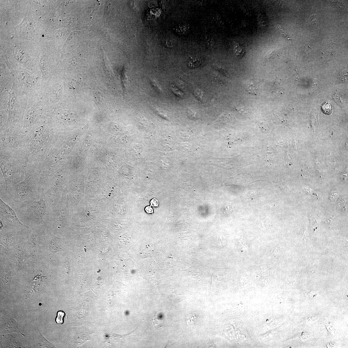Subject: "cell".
<instances>
[{
	"instance_id": "cell-3",
	"label": "cell",
	"mask_w": 348,
	"mask_h": 348,
	"mask_svg": "<svg viewBox=\"0 0 348 348\" xmlns=\"http://www.w3.org/2000/svg\"><path fill=\"white\" fill-rule=\"evenodd\" d=\"M12 74L14 82L10 93L8 104L9 115L8 122L14 125L24 115L28 104V98L22 90L15 77Z\"/></svg>"
},
{
	"instance_id": "cell-14",
	"label": "cell",
	"mask_w": 348,
	"mask_h": 348,
	"mask_svg": "<svg viewBox=\"0 0 348 348\" xmlns=\"http://www.w3.org/2000/svg\"><path fill=\"white\" fill-rule=\"evenodd\" d=\"M318 18L316 14H312L309 18V22L310 24L312 26H316L318 23Z\"/></svg>"
},
{
	"instance_id": "cell-8",
	"label": "cell",
	"mask_w": 348,
	"mask_h": 348,
	"mask_svg": "<svg viewBox=\"0 0 348 348\" xmlns=\"http://www.w3.org/2000/svg\"><path fill=\"white\" fill-rule=\"evenodd\" d=\"M202 63L200 57L197 56L190 57L187 62V65L191 69H194L200 66Z\"/></svg>"
},
{
	"instance_id": "cell-2",
	"label": "cell",
	"mask_w": 348,
	"mask_h": 348,
	"mask_svg": "<svg viewBox=\"0 0 348 348\" xmlns=\"http://www.w3.org/2000/svg\"><path fill=\"white\" fill-rule=\"evenodd\" d=\"M20 222L31 227L45 224L44 218L47 214V206L43 197L38 201L25 200L14 208Z\"/></svg>"
},
{
	"instance_id": "cell-18",
	"label": "cell",
	"mask_w": 348,
	"mask_h": 348,
	"mask_svg": "<svg viewBox=\"0 0 348 348\" xmlns=\"http://www.w3.org/2000/svg\"><path fill=\"white\" fill-rule=\"evenodd\" d=\"M64 266L65 271L67 274H69L70 270L69 262L67 261H65L64 262Z\"/></svg>"
},
{
	"instance_id": "cell-22",
	"label": "cell",
	"mask_w": 348,
	"mask_h": 348,
	"mask_svg": "<svg viewBox=\"0 0 348 348\" xmlns=\"http://www.w3.org/2000/svg\"><path fill=\"white\" fill-rule=\"evenodd\" d=\"M165 45L167 47H171L172 46L173 44L170 40L167 39L165 41Z\"/></svg>"
},
{
	"instance_id": "cell-11",
	"label": "cell",
	"mask_w": 348,
	"mask_h": 348,
	"mask_svg": "<svg viewBox=\"0 0 348 348\" xmlns=\"http://www.w3.org/2000/svg\"><path fill=\"white\" fill-rule=\"evenodd\" d=\"M245 90L250 94H256L257 88L253 82L250 81L245 82L244 85Z\"/></svg>"
},
{
	"instance_id": "cell-21",
	"label": "cell",
	"mask_w": 348,
	"mask_h": 348,
	"mask_svg": "<svg viewBox=\"0 0 348 348\" xmlns=\"http://www.w3.org/2000/svg\"><path fill=\"white\" fill-rule=\"evenodd\" d=\"M145 210L146 212L149 214H152L154 213V210L151 207V206H148L145 208Z\"/></svg>"
},
{
	"instance_id": "cell-10",
	"label": "cell",
	"mask_w": 348,
	"mask_h": 348,
	"mask_svg": "<svg viewBox=\"0 0 348 348\" xmlns=\"http://www.w3.org/2000/svg\"><path fill=\"white\" fill-rule=\"evenodd\" d=\"M234 53L235 55L238 58L243 57L246 53L245 49L242 46L238 43L235 44L234 47Z\"/></svg>"
},
{
	"instance_id": "cell-20",
	"label": "cell",
	"mask_w": 348,
	"mask_h": 348,
	"mask_svg": "<svg viewBox=\"0 0 348 348\" xmlns=\"http://www.w3.org/2000/svg\"><path fill=\"white\" fill-rule=\"evenodd\" d=\"M151 206L154 207H158L159 205L158 201L155 198H154L150 202Z\"/></svg>"
},
{
	"instance_id": "cell-7",
	"label": "cell",
	"mask_w": 348,
	"mask_h": 348,
	"mask_svg": "<svg viewBox=\"0 0 348 348\" xmlns=\"http://www.w3.org/2000/svg\"><path fill=\"white\" fill-rule=\"evenodd\" d=\"M0 216L1 223L3 226L24 225L20 221L15 210L1 199H0Z\"/></svg>"
},
{
	"instance_id": "cell-5",
	"label": "cell",
	"mask_w": 348,
	"mask_h": 348,
	"mask_svg": "<svg viewBox=\"0 0 348 348\" xmlns=\"http://www.w3.org/2000/svg\"><path fill=\"white\" fill-rule=\"evenodd\" d=\"M11 73L17 79L22 90L28 98L43 90L44 83L38 71L19 69L13 70Z\"/></svg>"
},
{
	"instance_id": "cell-12",
	"label": "cell",
	"mask_w": 348,
	"mask_h": 348,
	"mask_svg": "<svg viewBox=\"0 0 348 348\" xmlns=\"http://www.w3.org/2000/svg\"><path fill=\"white\" fill-rule=\"evenodd\" d=\"M322 109L323 112L325 114H330L332 112V106L330 102L329 101H327L323 104L322 106Z\"/></svg>"
},
{
	"instance_id": "cell-16",
	"label": "cell",
	"mask_w": 348,
	"mask_h": 348,
	"mask_svg": "<svg viewBox=\"0 0 348 348\" xmlns=\"http://www.w3.org/2000/svg\"><path fill=\"white\" fill-rule=\"evenodd\" d=\"M338 196V194L336 191L333 190L330 193V199L332 201H335L337 199Z\"/></svg>"
},
{
	"instance_id": "cell-17",
	"label": "cell",
	"mask_w": 348,
	"mask_h": 348,
	"mask_svg": "<svg viewBox=\"0 0 348 348\" xmlns=\"http://www.w3.org/2000/svg\"><path fill=\"white\" fill-rule=\"evenodd\" d=\"M195 96L198 99L202 100V98L203 95V92L200 90H197L194 91Z\"/></svg>"
},
{
	"instance_id": "cell-19",
	"label": "cell",
	"mask_w": 348,
	"mask_h": 348,
	"mask_svg": "<svg viewBox=\"0 0 348 348\" xmlns=\"http://www.w3.org/2000/svg\"><path fill=\"white\" fill-rule=\"evenodd\" d=\"M312 48L308 44L304 45L302 49V51L304 53H308L311 51Z\"/></svg>"
},
{
	"instance_id": "cell-13",
	"label": "cell",
	"mask_w": 348,
	"mask_h": 348,
	"mask_svg": "<svg viewBox=\"0 0 348 348\" xmlns=\"http://www.w3.org/2000/svg\"><path fill=\"white\" fill-rule=\"evenodd\" d=\"M65 316V313L62 310L58 311L56 318V322L59 324H62L64 323V318Z\"/></svg>"
},
{
	"instance_id": "cell-4",
	"label": "cell",
	"mask_w": 348,
	"mask_h": 348,
	"mask_svg": "<svg viewBox=\"0 0 348 348\" xmlns=\"http://www.w3.org/2000/svg\"><path fill=\"white\" fill-rule=\"evenodd\" d=\"M50 106L43 90L28 98L24 117V127H31L39 119L47 115Z\"/></svg>"
},
{
	"instance_id": "cell-1",
	"label": "cell",
	"mask_w": 348,
	"mask_h": 348,
	"mask_svg": "<svg viewBox=\"0 0 348 348\" xmlns=\"http://www.w3.org/2000/svg\"><path fill=\"white\" fill-rule=\"evenodd\" d=\"M26 178L18 183L12 199L8 204L13 209L25 200H39L42 197L41 180L39 176L25 169Z\"/></svg>"
},
{
	"instance_id": "cell-9",
	"label": "cell",
	"mask_w": 348,
	"mask_h": 348,
	"mask_svg": "<svg viewBox=\"0 0 348 348\" xmlns=\"http://www.w3.org/2000/svg\"><path fill=\"white\" fill-rule=\"evenodd\" d=\"M198 320V316L195 314H190L187 317L186 321L190 328L193 329L195 328Z\"/></svg>"
},
{
	"instance_id": "cell-6",
	"label": "cell",
	"mask_w": 348,
	"mask_h": 348,
	"mask_svg": "<svg viewBox=\"0 0 348 348\" xmlns=\"http://www.w3.org/2000/svg\"><path fill=\"white\" fill-rule=\"evenodd\" d=\"M60 81L55 78L44 83L43 92L50 106L59 104L63 96V86Z\"/></svg>"
},
{
	"instance_id": "cell-15",
	"label": "cell",
	"mask_w": 348,
	"mask_h": 348,
	"mask_svg": "<svg viewBox=\"0 0 348 348\" xmlns=\"http://www.w3.org/2000/svg\"><path fill=\"white\" fill-rule=\"evenodd\" d=\"M308 274L313 275L315 274L317 270V267L314 264L310 265L308 269Z\"/></svg>"
}]
</instances>
